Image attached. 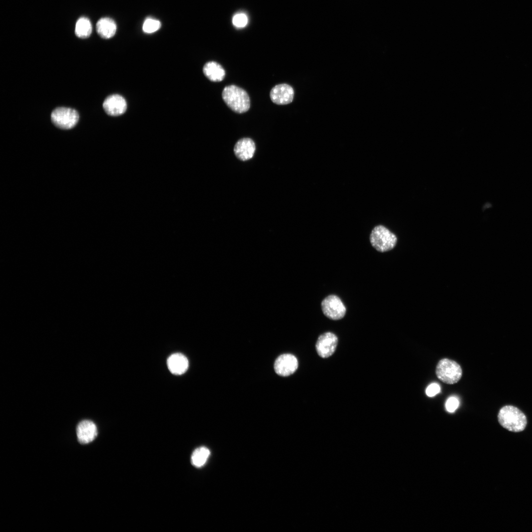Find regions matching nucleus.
<instances>
[{"mask_svg": "<svg viewBox=\"0 0 532 532\" xmlns=\"http://www.w3.org/2000/svg\"><path fill=\"white\" fill-rule=\"evenodd\" d=\"M222 97L226 105L237 113H245L250 108L248 94L238 86L234 85L226 86L222 91Z\"/></svg>", "mask_w": 532, "mask_h": 532, "instance_id": "obj_1", "label": "nucleus"}, {"mask_svg": "<svg viewBox=\"0 0 532 532\" xmlns=\"http://www.w3.org/2000/svg\"><path fill=\"white\" fill-rule=\"evenodd\" d=\"M500 425L512 432L523 431L526 428L527 420L526 415L519 408L512 405H505L499 411L498 415Z\"/></svg>", "mask_w": 532, "mask_h": 532, "instance_id": "obj_2", "label": "nucleus"}, {"mask_svg": "<svg viewBox=\"0 0 532 532\" xmlns=\"http://www.w3.org/2000/svg\"><path fill=\"white\" fill-rule=\"evenodd\" d=\"M372 246L377 251L386 252L393 250L398 243L397 235L382 225H377L372 230L370 236Z\"/></svg>", "mask_w": 532, "mask_h": 532, "instance_id": "obj_3", "label": "nucleus"}, {"mask_svg": "<svg viewBox=\"0 0 532 532\" xmlns=\"http://www.w3.org/2000/svg\"><path fill=\"white\" fill-rule=\"evenodd\" d=\"M435 373L437 378L443 382L453 384L461 379L462 369L457 362L446 358L438 362L436 367Z\"/></svg>", "mask_w": 532, "mask_h": 532, "instance_id": "obj_4", "label": "nucleus"}, {"mask_svg": "<svg viewBox=\"0 0 532 532\" xmlns=\"http://www.w3.org/2000/svg\"><path fill=\"white\" fill-rule=\"evenodd\" d=\"M53 123L59 128L68 130L74 127L79 120L78 112L74 109L65 107L55 109L51 114Z\"/></svg>", "mask_w": 532, "mask_h": 532, "instance_id": "obj_5", "label": "nucleus"}, {"mask_svg": "<svg viewBox=\"0 0 532 532\" xmlns=\"http://www.w3.org/2000/svg\"><path fill=\"white\" fill-rule=\"evenodd\" d=\"M321 308L326 317L333 320L342 319L346 312V307L340 299L334 295H329L322 300Z\"/></svg>", "mask_w": 532, "mask_h": 532, "instance_id": "obj_6", "label": "nucleus"}, {"mask_svg": "<svg viewBox=\"0 0 532 532\" xmlns=\"http://www.w3.org/2000/svg\"><path fill=\"white\" fill-rule=\"evenodd\" d=\"M337 343V337L332 332H326L322 334L316 344L318 355L323 358L330 357L335 352Z\"/></svg>", "mask_w": 532, "mask_h": 532, "instance_id": "obj_7", "label": "nucleus"}, {"mask_svg": "<svg viewBox=\"0 0 532 532\" xmlns=\"http://www.w3.org/2000/svg\"><path fill=\"white\" fill-rule=\"evenodd\" d=\"M298 367L296 357L290 354H282L276 360L274 368L277 374L287 376L294 373Z\"/></svg>", "mask_w": 532, "mask_h": 532, "instance_id": "obj_8", "label": "nucleus"}, {"mask_svg": "<svg viewBox=\"0 0 532 532\" xmlns=\"http://www.w3.org/2000/svg\"><path fill=\"white\" fill-rule=\"evenodd\" d=\"M269 95L273 103L278 105H284L293 101L294 91L290 85L285 83L279 84L271 89Z\"/></svg>", "mask_w": 532, "mask_h": 532, "instance_id": "obj_9", "label": "nucleus"}, {"mask_svg": "<svg viewBox=\"0 0 532 532\" xmlns=\"http://www.w3.org/2000/svg\"><path fill=\"white\" fill-rule=\"evenodd\" d=\"M103 108L109 115L116 116L123 114L127 109L125 99L118 94L107 97L103 101Z\"/></svg>", "mask_w": 532, "mask_h": 532, "instance_id": "obj_10", "label": "nucleus"}, {"mask_svg": "<svg viewBox=\"0 0 532 532\" xmlns=\"http://www.w3.org/2000/svg\"><path fill=\"white\" fill-rule=\"evenodd\" d=\"M96 424L89 420L80 422L76 427V435L78 441L81 444H88L93 441L98 435Z\"/></svg>", "mask_w": 532, "mask_h": 532, "instance_id": "obj_11", "label": "nucleus"}, {"mask_svg": "<svg viewBox=\"0 0 532 532\" xmlns=\"http://www.w3.org/2000/svg\"><path fill=\"white\" fill-rule=\"evenodd\" d=\"M256 145L250 138L239 139L235 143L233 151L235 156L240 160L246 161L251 159L255 152Z\"/></svg>", "mask_w": 532, "mask_h": 532, "instance_id": "obj_12", "label": "nucleus"}, {"mask_svg": "<svg viewBox=\"0 0 532 532\" xmlns=\"http://www.w3.org/2000/svg\"><path fill=\"white\" fill-rule=\"evenodd\" d=\"M167 366L171 373L175 375H181L188 369L189 361L183 354L179 353H174L168 358Z\"/></svg>", "mask_w": 532, "mask_h": 532, "instance_id": "obj_13", "label": "nucleus"}, {"mask_svg": "<svg viewBox=\"0 0 532 532\" xmlns=\"http://www.w3.org/2000/svg\"><path fill=\"white\" fill-rule=\"evenodd\" d=\"M204 75L211 81H222L225 76V70L223 66L214 61L208 62L203 67Z\"/></svg>", "mask_w": 532, "mask_h": 532, "instance_id": "obj_14", "label": "nucleus"}, {"mask_svg": "<svg viewBox=\"0 0 532 532\" xmlns=\"http://www.w3.org/2000/svg\"><path fill=\"white\" fill-rule=\"evenodd\" d=\"M116 29L115 22L108 17L102 18L97 23V32L100 37L104 39L113 37L116 33Z\"/></svg>", "mask_w": 532, "mask_h": 532, "instance_id": "obj_15", "label": "nucleus"}, {"mask_svg": "<svg viewBox=\"0 0 532 532\" xmlns=\"http://www.w3.org/2000/svg\"><path fill=\"white\" fill-rule=\"evenodd\" d=\"M92 31V24L86 17H80L76 22L75 28V33L77 36L81 38H85L89 37Z\"/></svg>", "mask_w": 532, "mask_h": 532, "instance_id": "obj_16", "label": "nucleus"}, {"mask_svg": "<svg viewBox=\"0 0 532 532\" xmlns=\"http://www.w3.org/2000/svg\"><path fill=\"white\" fill-rule=\"evenodd\" d=\"M210 454L209 450L204 446L195 449L191 456V462L193 466L197 467L203 466L208 460Z\"/></svg>", "mask_w": 532, "mask_h": 532, "instance_id": "obj_17", "label": "nucleus"}, {"mask_svg": "<svg viewBox=\"0 0 532 532\" xmlns=\"http://www.w3.org/2000/svg\"><path fill=\"white\" fill-rule=\"evenodd\" d=\"M161 27V23L160 21L149 17L144 21L142 30L146 33H151L158 31Z\"/></svg>", "mask_w": 532, "mask_h": 532, "instance_id": "obj_18", "label": "nucleus"}, {"mask_svg": "<svg viewBox=\"0 0 532 532\" xmlns=\"http://www.w3.org/2000/svg\"><path fill=\"white\" fill-rule=\"evenodd\" d=\"M233 25L237 28L244 27L248 23V18L246 15L243 13L236 14L233 18Z\"/></svg>", "mask_w": 532, "mask_h": 532, "instance_id": "obj_19", "label": "nucleus"}, {"mask_svg": "<svg viewBox=\"0 0 532 532\" xmlns=\"http://www.w3.org/2000/svg\"><path fill=\"white\" fill-rule=\"evenodd\" d=\"M459 406V401L456 398L450 397L446 401L445 406L450 412H454Z\"/></svg>", "mask_w": 532, "mask_h": 532, "instance_id": "obj_20", "label": "nucleus"}, {"mask_svg": "<svg viewBox=\"0 0 532 532\" xmlns=\"http://www.w3.org/2000/svg\"><path fill=\"white\" fill-rule=\"evenodd\" d=\"M440 391V388L438 384L432 383L430 385L426 390V393L429 397H433L438 394Z\"/></svg>", "mask_w": 532, "mask_h": 532, "instance_id": "obj_21", "label": "nucleus"}]
</instances>
